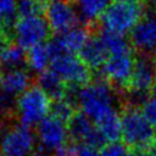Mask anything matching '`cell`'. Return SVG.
<instances>
[{
	"mask_svg": "<svg viewBox=\"0 0 156 156\" xmlns=\"http://www.w3.org/2000/svg\"><path fill=\"white\" fill-rule=\"evenodd\" d=\"M77 100L82 113L91 119L105 141L115 143L121 138V115L115 107V95L107 82H89L80 88Z\"/></svg>",
	"mask_w": 156,
	"mask_h": 156,
	"instance_id": "6da1fadb",
	"label": "cell"
},
{
	"mask_svg": "<svg viewBox=\"0 0 156 156\" xmlns=\"http://www.w3.org/2000/svg\"><path fill=\"white\" fill-rule=\"evenodd\" d=\"M121 138L134 150L150 149L155 143V129L141 111L128 107L121 115Z\"/></svg>",
	"mask_w": 156,
	"mask_h": 156,
	"instance_id": "7a4b0ae2",
	"label": "cell"
},
{
	"mask_svg": "<svg viewBox=\"0 0 156 156\" xmlns=\"http://www.w3.org/2000/svg\"><path fill=\"white\" fill-rule=\"evenodd\" d=\"M51 107V98L39 85L29 87L16 100V111L20 122L27 127L38 126L49 116Z\"/></svg>",
	"mask_w": 156,
	"mask_h": 156,
	"instance_id": "3957f363",
	"label": "cell"
},
{
	"mask_svg": "<svg viewBox=\"0 0 156 156\" xmlns=\"http://www.w3.org/2000/svg\"><path fill=\"white\" fill-rule=\"evenodd\" d=\"M141 4L115 1L111 4L101 17L105 30L124 35L132 32L138 22L143 18Z\"/></svg>",
	"mask_w": 156,
	"mask_h": 156,
	"instance_id": "277c9868",
	"label": "cell"
},
{
	"mask_svg": "<svg viewBox=\"0 0 156 156\" xmlns=\"http://www.w3.org/2000/svg\"><path fill=\"white\" fill-rule=\"evenodd\" d=\"M50 33L49 24L40 15L24 16L16 20L12 29L16 44L22 49H30L39 44H44Z\"/></svg>",
	"mask_w": 156,
	"mask_h": 156,
	"instance_id": "5b68a950",
	"label": "cell"
},
{
	"mask_svg": "<svg viewBox=\"0 0 156 156\" xmlns=\"http://www.w3.org/2000/svg\"><path fill=\"white\" fill-rule=\"evenodd\" d=\"M52 72L68 87H84L90 80L89 67L78 57L71 54H61L52 58L51 68Z\"/></svg>",
	"mask_w": 156,
	"mask_h": 156,
	"instance_id": "8992f818",
	"label": "cell"
},
{
	"mask_svg": "<svg viewBox=\"0 0 156 156\" xmlns=\"http://www.w3.org/2000/svg\"><path fill=\"white\" fill-rule=\"evenodd\" d=\"M35 135L29 127L17 124L2 134L0 141L1 156H30L34 152Z\"/></svg>",
	"mask_w": 156,
	"mask_h": 156,
	"instance_id": "52a82bcc",
	"label": "cell"
},
{
	"mask_svg": "<svg viewBox=\"0 0 156 156\" xmlns=\"http://www.w3.org/2000/svg\"><path fill=\"white\" fill-rule=\"evenodd\" d=\"M69 136L66 122L55 117L48 116L37 126V138L44 150L58 151L63 149Z\"/></svg>",
	"mask_w": 156,
	"mask_h": 156,
	"instance_id": "ba28073f",
	"label": "cell"
},
{
	"mask_svg": "<svg viewBox=\"0 0 156 156\" xmlns=\"http://www.w3.org/2000/svg\"><path fill=\"white\" fill-rule=\"evenodd\" d=\"M44 11L49 28L56 33L62 34L77 27L78 11L67 0H51Z\"/></svg>",
	"mask_w": 156,
	"mask_h": 156,
	"instance_id": "9c48e42d",
	"label": "cell"
},
{
	"mask_svg": "<svg viewBox=\"0 0 156 156\" xmlns=\"http://www.w3.org/2000/svg\"><path fill=\"white\" fill-rule=\"evenodd\" d=\"M135 60L133 58L132 51L108 55L106 62L101 67L104 77L117 87L128 85Z\"/></svg>",
	"mask_w": 156,
	"mask_h": 156,
	"instance_id": "30bf717a",
	"label": "cell"
},
{
	"mask_svg": "<svg viewBox=\"0 0 156 156\" xmlns=\"http://www.w3.org/2000/svg\"><path fill=\"white\" fill-rule=\"evenodd\" d=\"M68 133L69 136L78 143V145L100 147L105 144V140L95 124L83 113H74V116L68 121Z\"/></svg>",
	"mask_w": 156,
	"mask_h": 156,
	"instance_id": "8fae6325",
	"label": "cell"
},
{
	"mask_svg": "<svg viewBox=\"0 0 156 156\" xmlns=\"http://www.w3.org/2000/svg\"><path fill=\"white\" fill-rule=\"evenodd\" d=\"M156 84V66L149 58H139L134 63V68L128 83L130 91L135 96H143Z\"/></svg>",
	"mask_w": 156,
	"mask_h": 156,
	"instance_id": "7c38bea8",
	"label": "cell"
},
{
	"mask_svg": "<svg viewBox=\"0 0 156 156\" xmlns=\"http://www.w3.org/2000/svg\"><path fill=\"white\" fill-rule=\"evenodd\" d=\"M89 33L85 28L82 27H74L65 33H62L58 38L50 41L48 44L50 52L52 55V58L61 55V54H71L79 52L85 43L89 39ZM52 62V61H51Z\"/></svg>",
	"mask_w": 156,
	"mask_h": 156,
	"instance_id": "4fadbf2b",
	"label": "cell"
},
{
	"mask_svg": "<svg viewBox=\"0 0 156 156\" xmlns=\"http://www.w3.org/2000/svg\"><path fill=\"white\" fill-rule=\"evenodd\" d=\"M132 44L141 51L156 49V16H145L130 32Z\"/></svg>",
	"mask_w": 156,
	"mask_h": 156,
	"instance_id": "5bb4252c",
	"label": "cell"
},
{
	"mask_svg": "<svg viewBox=\"0 0 156 156\" xmlns=\"http://www.w3.org/2000/svg\"><path fill=\"white\" fill-rule=\"evenodd\" d=\"M30 87V76L22 68L2 69L0 72V91L15 98Z\"/></svg>",
	"mask_w": 156,
	"mask_h": 156,
	"instance_id": "9a60e30c",
	"label": "cell"
},
{
	"mask_svg": "<svg viewBox=\"0 0 156 156\" xmlns=\"http://www.w3.org/2000/svg\"><path fill=\"white\" fill-rule=\"evenodd\" d=\"M108 57V52L100 37L89 38L83 49L79 51V58L89 68L102 67Z\"/></svg>",
	"mask_w": 156,
	"mask_h": 156,
	"instance_id": "2e32d148",
	"label": "cell"
},
{
	"mask_svg": "<svg viewBox=\"0 0 156 156\" xmlns=\"http://www.w3.org/2000/svg\"><path fill=\"white\" fill-rule=\"evenodd\" d=\"M52 61V55L48 44H39L28 50L26 56V62L28 67L38 73H41L48 69V66Z\"/></svg>",
	"mask_w": 156,
	"mask_h": 156,
	"instance_id": "e0dca14e",
	"label": "cell"
},
{
	"mask_svg": "<svg viewBox=\"0 0 156 156\" xmlns=\"http://www.w3.org/2000/svg\"><path fill=\"white\" fill-rule=\"evenodd\" d=\"M111 0H77L78 15L85 22H94L102 17Z\"/></svg>",
	"mask_w": 156,
	"mask_h": 156,
	"instance_id": "ac0fdd59",
	"label": "cell"
},
{
	"mask_svg": "<svg viewBox=\"0 0 156 156\" xmlns=\"http://www.w3.org/2000/svg\"><path fill=\"white\" fill-rule=\"evenodd\" d=\"M39 87L51 98V99H60L66 95L65 93V84L62 80L56 76L55 72L51 69H46L39 74Z\"/></svg>",
	"mask_w": 156,
	"mask_h": 156,
	"instance_id": "d6986e66",
	"label": "cell"
},
{
	"mask_svg": "<svg viewBox=\"0 0 156 156\" xmlns=\"http://www.w3.org/2000/svg\"><path fill=\"white\" fill-rule=\"evenodd\" d=\"M26 61L24 49L17 44H7L0 50V66L4 69L20 68V66Z\"/></svg>",
	"mask_w": 156,
	"mask_h": 156,
	"instance_id": "ffe728a7",
	"label": "cell"
},
{
	"mask_svg": "<svg viewBox=\"0 0 156 156\" xmlns=\"http://www.w3.org/2000/svg\"><path fill=\"white\" fill-rule=\"evenodd\" d=\"M100 39L102 40L108 55L132 51L128 41L121 34H116V33H112V32H108V30H104L100 35Z\"/></svg>",
	"mask_w": 156,
	"mask_h": 156,
	"instance_id": "44dd1931",
	"label": "cell"
},
{
	"mask_svg": "<svg viewBox=\"0 0 156 156\" xmlns=\"http://www.w3.org/2000/svg\"><path fill=\"white\" fill-rule=\"evenodd\" d=\"M52 116L62 119L63 122L69 121L74 116V104L73 99L68 98L67 95L56 99L55 102L52 104Z\"/></svg>",
	"mask_w": 156,
	"mask_h": 156,
	"instance_id": "7402d4cb",
	"label": "cell"
},
{
	"mask_svg": "<svg viewBox=\"0 0 156 156\" xmlns=\"http://www.w3.org/2000/svg\"><path fill=\"white\" fill-rule=\"evenodd\" d=\"M17 13V0H0V21L5 26L15 24Z\"/></svg>",
	"mask_w": 156,
	"mask_h": 156,
	"instance_id": "603a6c76",
	"label": "cell"
},
{
	"mask_svg": "<svg viewBox=\"0 0 156 156\" xmlns=\"http://www.w3.org/2000/svg\"><path fill=\"white\" fill-rule=\"evenodd\" d=\"M45 10L43 0H17V11L21 17L37 16Z\"/></svg>",
	"mask_w": 156,
	"mask_h": 156,
	"instance_id": "cb8c5ba5",
	"label": "cell"
},
{
	"mask_svg": "<svg viewBox=\"0 0 156 156\" xmlns=\"http://www.w3.org/2000/svg\"><path fill=\"white\" fill-rule=\"evenodd\" d=\"M141 112L144 113V116L146 117L149 123L154 127V129L156 130V99H154V98L146 99L143 104Z\"/></svg>",
	"mask_w": 156,
	"mask_h": 156,
	"instance_id": "d4e9b609",
	"label": "cell"
},
{
	"mask_svg": "<svg viewBox=\"0 0 156 156\" xmlns=\"http://www.w3.org/2000/svg\"><path fill=\"white\" fill-rule=\"evenodd\" d=\"M128 151H129V149L126 147V145L115 141V143L107 144L102 149L101 156H126Z\"/></svg>",
	"mask_w": 156,
	"mask_h": 156,
	"instance_id": "484cf974",
	"label": "cell"
},
{
	"mask_svg": "<svg viewBox=\"0 0 156 156\" xmlns=\"http://www.w3.org/2000/svg\"><path fill=\"white\" fill-rule=\"evenodd\" d=\"M77 156H101V151H99V147L91 146V145H78L76 149Z\"/></svg>",
	"mask_w": 156,
	"mask_h": 156,
	"instance_id": "4316f807",
	"label": "cell"
},
{
	"mask_svg": "<svg viewBox=\"0 0 156 156\" xmlns=\"http://www.w3.org/2000/svg\"><path fill=\"white\" fill-rule=\"evenodd\" d=\"M13 98L0 91V113H7L12 110L13 106Z\"/></svg>",
	"mask_w": 156,
	"mask_h": 156,
	"instance_id": "83f0119b",
	"label": "cell"
},
{
	"mask_svg": "<svg viewBox=\"0 0 156 156\" xmlns=\"http://www.w3.org/2000/svg\"><path fill=\"white\" fill-rule=\"evenodd\" d=\"M54 156H77V155H76L74 149H67V147H63V149L56 151Z\"/></svg>",
	"mask_w": 156,
	"mask_h": 156,
	"instance_id": "f1b7e54d",
	"label": "cell"
},
{
	"mask_svg": "<svg viewBox=\"0 0 156 156\" xmlns=\"http://www.w3.org/2000/svg\"><path fill=\"white\" fill-rule=\"evenodd\" d=\"M126 156H150V154L146 150H129Z\"/></svg>",
	"mask_w": 156,
	"mask_h": 156,
	"instance_id": "f546056e",
	"label": "cell"
},
{
	"mask_svg": "<svg viewBox=\"0 0 156 156\" xmlns=\"http://www.w3.org/2000/svg\"><path fill=\"white\" fill-rule=\"evenodd\" d=\"M30 156H49V155L46 154L45 150H39V151H34Z\"/></svg>",
	"mask_w": 156,
	"mask_h": 156,
	"instance_id": "4dcf8cb0",
	"label": "cell"
},
{
	"mask_svg": "<svg viewBox=\"0 0 156 156\" xmlns=\"http://www.w3.org/2000/svg\"><path fill=\"white\" fill-rule=\"evenodd\" d=\"M116 1H124V2H134V4H140L143 0H116Z\"/></svg>",
	"mask_w": 156,
	"mask_h": 156,
	"instance_id": "1f68e13d",
	"label": "cell"
},
{
	"mask_svg": "<svg viewBox=\"0 0 156 156\" xmlns=\"http://www.w3.org/2000/svg\"><path fill=\"white\" fill-rule=\"evenodd\" d=\"M151 98H154V99H156V84L152 87V89H151Z\"/></svg>",
	"mask_w": 156,
	"mask_h": 156,
	"instance_id": "d6a6232c",
	"label": "cell"
},
{
	"mask_svg": "<svg viewBox=\"0 0 156 156\" xmlns=\"http://www.w3.org/2000/svg\"><path fill=\"white\" fill-rule=\"evenodd\" d=\"M150 1V4H151V6L154 7V10L156 11V0H149Z\"/></svg>",
	"mask_w": 156,
	"mask_h": 156,
	"instance_id": "836d02e7",
	"label": "cell"
},
{
	"mask_svg": "<svg viewBox=\"0 0 156 156\" xmlns=\"http://www.w3.org/2000/svg\"><path fill=\"white\" fill-rule=\"evenodd\" d=\"M2 28H4V23L0 21V39H1V34H2Z\"/></svg>",
	"mask_w": 156,
	"mask_h": 156,
	"instance_id": "e575fe53",
	"label": "cell"
},
{
	"mask_svg": "<svg viewBox=\"0 0 156 156\" xmlns=\"http://www.w3.org/2000/svg\"><path fill=\"white\" fill-rule=\"evenodd\" d=\"M154 63L156 66V49H155V54H154Z\"/></svg>",
	"mask_w": 156,
	"mask_h": 156,
	"instance_id": "d590c367",
	"label": "cell"
},
{
	"mask_svg": "<svg viewBox=\"0 0 156 156\" xmlns=\"http://www.w3.org/2000/svg\"><path fill=\"white\" fill-rule=\"evenodd\" d=\"M2 46H4V43H2V41H1V39H0V50H1V48H2Z\"/></svg>",
	"mask_w": 156,
	"mask_h": 156,
	"instance_id": "8d00e7d4",
	"label": "cell"
},
{
	"mask_svg": "<svg viewBox=\"0 0 156 156\" xmlns=\"http://www.w3.org/2000/svg\"><path fill=\"white\" fill-rule=\"evenodd\" d=\"M2 134H4V133L1 132V128H0V141H1V138H2Z\"/></svg>",
	"mask_w": 156,
	"mask_h": 156,
	"instance_id": "74e56055",
	"label": "cell"
}]
</instances>
